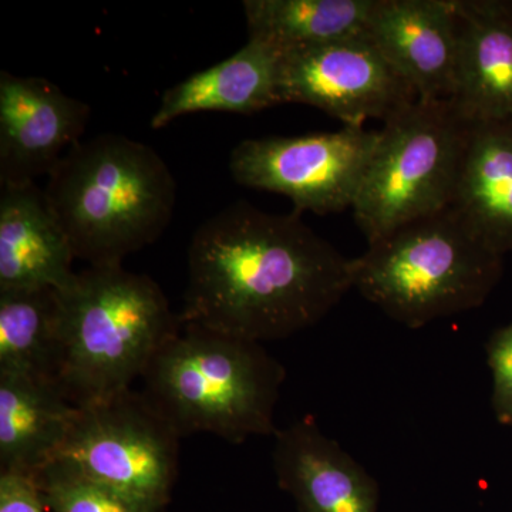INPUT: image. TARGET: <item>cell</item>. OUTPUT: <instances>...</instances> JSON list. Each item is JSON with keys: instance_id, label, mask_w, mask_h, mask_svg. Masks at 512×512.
Wrapping results in <instances>:
<instances>
[{"instance_id": "obj_1", "label": "cell", "mask_w": 512, "mask_h": 512, "mask_svg": "<svg viewBox=\"0 0 512 512\" xmlns=\"http://www.w3.org/2000/svg\"><path fill=\"white\" fill-rule=\"evenodd\" d=\"M184 326L251 342L313 328L353 289V259L301 214L234 202L201 224L187 255Z\"/></svg>"}, {"instance_id": "obj_2", "label": "cell", "mask_w": 512, "mask_h": 512, "mask_svg": "<svg viewBox=\"0 0 512 512\" xmlns=\"http://www.w3.org/2000/svg\"><path fill=\"white\" fill-rule=\"evenodd\" d=\"M47 202L89 266L123 265L173 220L177 181L153 147L104 133L74 144L47 175Z\"/></svg>"}, {"instance_id": "obj_3", "label": "cell", "mask_w": 512, "mask_h": 512, "mask_svg": "<svg viewBox=\"0 0 512 512\" xmlns=\"http://www.w3.org/2000/svg\"><path fill=\"white\" fill-rule=\"evenodd\" d=\"M57 299V384L77 407L130 390L183 326L160 285L123 265L77 272Z\"/></svg>"}, {"instance_id": "obj_4", "label": "cell", "mask_w": 512, "mask_h": 512, "mask_svg": "<svg viewBox=\"0 0 512 512\" xmlns=\"http://www.w3.org/2000/svg\"><path fill=\"white\" fill-rule=\"evenodd\" d=\"M285 377L262 343L183 325L151 360L141 393L181 439L210 433L239 444L276 436Z\"/></svg>"}, {"instance_id": "obj_5", "label": "cell", "mask_w": 512, "mask_h": 512, "mask_svg": "<svg viewBox=\"0 0 512 512\" xmlns=\"http://www.w3.org/2000/svg\"><path fill=\"white\" fill-rule=\"evenodd\" d=\"M503 259L448 207L369 244L353 259V289L420 329L480 308L500 282Z\"/></svg>"}, {"instance_id": "obj_6", "label": "cell", "mask_w": 512, "mask_h": 512, "mask_svg": "<svg viewBox=\"0 0 512 512\" xmlns=\"http://www.w3.org/2000/svg\"><path fill=\"white\" fill-rule=\"evenodd\" d=\"M379 130L353 217L367 242L451 207L471 123L448 100H420Z\"/></svg>"}, {"instance_id": "obj_7", "label": "cell", "mask_w": 512, "mask_h": 512, "mask_svg": "<svg viewBox=\"0 0 512 512\" xmlns=\"http://www.w3.org/2000/svg\"><path fill=\"white\" fill-rule=\"evenodd\" d=\"M180 440L143 393L130 389L79 407L53 461L157 511L177 476Z\"/></svg>"}, {"instance_id": "obj_8", "label": "cell", "mask_w": 512, "mask_h": 512, "mask_svg": "<svg viewBox=\"0 0 512 512\" xmlns=\"http://www.w3.org/2000/svg\"><path fill=\"white\" fill-rule=\"evenodd\" d=\"M377 140L379 130L365 127L247 138L232 150L229 170L242 187L285 195L299 214H338L352 210Z\"/></svg>"}, {"instance_id": "obj_9", "label": "cell", "mask_w": 512, "mask_h": 512, "mask_svg": "<svg viewBox=\"0 0 512 512\" xmlns=\"http://www.w3.org/2000/svg\"><path fill=\"white\" fill-rule=\"evenodd\" d=\"M278 92L281 104H308L343 127H365L372 119L386 123L417 100L366 33L281 53Z\"/></svg>"}, {"instance_id": "obj_10", "label": "cell", "mask_w": 512, "mask_h": 512, "mask_svg": "<svg viewBox=\"0 0 512 512\" xmlns=\"http://www.w3.org/2000/svg\"><path fill=\"white\" fill-rule=\"evenodd\" d=\"M89 104L43 77L0 73V187L35 184L82 141Z\"/></svg>"}, {"instance_id": "obj_11", "label": "cell", "mask_w": 512, "mask_h": 512, "mask_svg": "<svg viewBox=\"0 0 512 512\" xmlns=\"http://www.w3.org/2000/svg\"><path fill=\"white\" fill-rule=\"evenodd\" d=\"M366 35L420 100H451L458 59L454 0H376Z\"/></svg>"}, {"instance_id": "obj_12", "label": "cell", "mask_w": 512, "mask_h": 512, "mask_svg": "<svg viewBox=\"0 0 512 512\" xmlns=\"http://www.w3.org/2000/svg\"><path fill=\"white\" fill-rule=\"evenodd\" d=\"M272 458L279 484L302 512H377L375 478L313 417L278 430Z\"/></svg>"}, {"instance_id": "obj_13", "label": "cell", "mask_w": 512, "mask_h": 512, "mask_svg": "<svg viewBox=\"0 0 512 512\" xmlns=\"http://www.w3.org/2000/svg\"><path fill=\"white\" fill-rule=\"evenodd\" d=\"M458 59L451 103L468 123H512V2L454 0Z\"/></svg>"}, {"instance_id": "obj_14", "label": "cell", "mask_w": 512, "mask_h": 512, "mask_svg": "<svg viewBox=\"0 0 512 512\" xmlns=\"http://www.w3.org/2000/svg\"><path fill=\"white\" fill-rule=\"evenodd\" d=\"M72 242L35 184L0 187V292L72 284Z\"/></svg>"}, {"instance_id": "obj_15", "label": "cell", "mask_w": 512, "mask_h": 512, "mask_svg": "<svg viewBox=\"0 0 512 512\" xmlns=\"http://www.w3.org/2000/svg\"><path fill=\"white\" fill-rule=\"evenodd\" d=\"M279 63L281 52L274 46L248 39L235 55L165 90L151 128L202 111L254 114L278 106Z\"/></svg>"}, {"instance_id": "obj_16", "label": "cell", "mask_w": 512, "mask_h": 512, "mask_svg": "<svg viewBox=\"0 0 512 512\" xmlns=\"http://www.w3.org/2000/svg\"><path fill=\"white\" fill-rule=\"evenodd\" d=\"M77 410L55 383L0 375V474L32 477L52 463Z\"/></svg>"}, {"instance_id": "obj_17", "label": "cell", "mask_w": 512, "mask_h": 512, "mask_svg": "<svg viewBox=\"0 0 512 512\" xmlns=\"http://www.w3.org/2000/svg\"><path fill=\"white\" fill-rule=\"evenodd\" d=\"M451 207L494 252H512V123L471 124Z\"/></svg>"}, {"instance_id": "obj_18", "label": "cell", "mask_w": 512, "mask_h": 512, "mask_svg": "<svg viewBox=\"0 0 512 512\" xmlns=\"http://www.w3.org/2000/svg\"><path fill=\"white\" fill-rule=\"evenodd\" d=\"M376 0H245L248 39L281 53L365 35Z\"/></svg>"}, {"instance_id": "obj_19", "label": "cell", "mask_w": 512, "mask_h": 512, "mask_svg": "<svg viewBox=\"0 0 512 512\" xmlns=\"http://www.w3.org/2000/svg\"><path fill=\"white\" fill-rule=\"evenodd\" d=\"M57 365L56 289L0 292V375L57 384Z\"/></svg>"}, {"instance_id": "obj_20", "label": "cell", "mask_w": 512, "mask_h": 512, "mask_svg": "<svg viewBox=\"0 0 512 512\" xmlns=\"http://www.w3.org/2000/svg\"><path fill=\"white\" fill-rule=\"evenodd\" d=\"M32 477L52 512H156L84 476L64 461H52Z\"/></svg>"}, {"instance_id": "obj_21", "label": "cell", "mask_w": 512, "mask_h": 512, "mask_svg": "<svg viewBox=\"0 0 512 512\" xmlns=\"http://www.w3.org/2000/svg\"><path fill=\"white\" fill-rule=\"evenodd\" d=\"M487 363L493 376L491 403L495 419L512 426V320L488 340Z\"/></svg>"}, {"instance_id": "obj_22", "label": "cell", "mask_w": 512, "mask_h": 512, "mask_svg": "<svg viewBox=\"0 0 512 512\" xmlns=\"http://www.w3.org/2000/svg\"><path fill=\"white\" fill-rule=\"evenodd\" d=\"M0 512H52L33 477L0 474Z\"/></svg>"}]
</instances>
